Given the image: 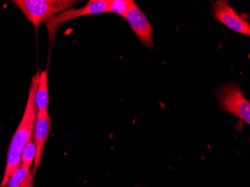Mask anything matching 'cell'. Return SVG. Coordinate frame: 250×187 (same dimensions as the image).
<instances>
[{
    "instance_id": "obj_1",
    "label": "cell",
    "mask_w": 250,
    "mask_h": 187,
    "mask_svg": "<svg viewBox=\"0 0 250 187\" xmlns=\"http://www.w3.org/2000/svg\"><path fill=\"white\" fill-rule=\"evenodd\" d=\"M39 77L40 73L37 71L31 80L26 109L10 143L7 155L6 166L0 187L6 185L11 174L21 163V154L25 145L33 138L34 126L37 115L35 98L39 85Z\"/></svg>"
},
{
    "instance_id": "obj_2",
    "label": "cell",
    "mask_w": 250,
    "mask_h": 187,
    "mask_svg": "<svg viewBox=\"0 0 250 187\" xmlns=\"http://www.w3.org/2000/svg\"><path fill=\"white\" fill-rule=\"evenodd\" d=\"M12 2L38 29L42 22L69 9L77 2L72 0H14Z\"/></svg>"
},
{
    "instance_id": "obj_3",
    "label": "cell",
    "mask_w": 250,
    "mask_h": 187,
    "mask_svg": "<svg viewBox=\"0 0 250 187\" xmlns=\"http://www.w3.org/2000/svg\"><path fill=\"white\" fill-rule=\"evenodd\" d=\"M217 99L223 110L232 114L243 122L250 124V104L239 85L227 83L219 88Z\"/></svg>"
},
{
    "instance_id": "obj_4",
    "label": "cell",
    "mask_w": 250,
    "mask_h": 187,
    "mask_svg": "<svg viewBox=\"0 0 250 187\" xmlns=\"http://www.w3.org/2000/svg\"><path fill=\"white\" fill-rule=\"evenodd\" d=\"M108 0H90L83 8L78 9L69 8L46 20L44 24L48 31L50 43L54 40L60 26L64 22L85 15L106 13L108 12Z\"/></svg>"
},
{
    "instance_id": "obj_5",
    "label": "cell",
    "mask_w": 250,
    "mask_h": 187,
    "mask_svg": "<svg viewBox=\"0 0 250 187\" xmlns=\"http://www.w3.org/2000/svg\"><path fill=\"white\" fill-rule=\"evenodd\" d=\"M215 19L220 21L224 26L237 33L250 36V25L248 21L236 12L230 6L228 1L218 0L213 4Z\"/></svg>"
},
{
    "instance_id": "obj_6",
    "label": "cell",
    "mask_w": 250,
    "mask_h": 187,
    "mask_svg": "<svg viewBox=\"0 0 250 187\" xmlns=\"http://www.w3.org/2000/svg\"><path fill=\"white\" fill-rule=\"evenodd\" d=\"M52 120L49 115L48 110L38 112L36 122L34 126V141L36 143V154L32 172L36 174L43 158L45 144L51 130Z\"/></svg>"
},
{
    "instance_id": "obj_7",
    "label": "cell",
    "mask_w": 250,
    "mask_h": 187,
    "mask_svg": "<svg viewBox=\"0 0 250 187\" xmlns=\"http://www.w3.org/2000/svg\"><path fill=\"white\" fill-rule=\"evenodd\" d=\"M127 21L140 42L149 48L154 46L153 28L146 15L137 5L127 11L124 17Z\"/></svg>"
},
{
    "instance_id": "obj_8",
    "label": "cell",
    "mask_w": 250,
    "mask_h": 187,
    "mask_svg": "<svg viewBox=\"0 0 250 187\" xmlns=\"http://www.w3.org/2000/svg\"><path fill=\"white\" fill-rule=\"evenodd\" d=\"M35 102H36V109H37L38 112L47 111V106L49 104L47 70H44L40 73Z\"/></svg>"
},
{
    "instance_id": "obj_9",
    "label": "cell",
    "mask_w": 250,
    "mask_h": 187,
    "mask_svg": "<svg viewBox=\"0 0 250 187\" xmlns=\"http://www.w3.org/2000/svg\"><path fill=\"white\" fill-rule=\"evenodd\" d=\"M29 171H30V166L25 165L22 163H20L13 173L11 174L6 185L2 187H18L26 179Z\"/></svg>"
},
{
    "instance_id": "obj_10",
    "label": "cell",
    "mask_w": 250,
    "mask_h": 187,
    "mask_svg": "<svg viewBox=\"0 0 250 187\" xmlns=\"http://www.w3.org/2000/svg\"><path fill=\"white\" fill-rule=\"evenodd\" d=\"M136 4L133 0H108V12L125 17L127 11Z\"/></svg>"
},
{
    "instance_id": "obj_11",
    "label": "cell",
    "mask_w": 250,
    "mask_h": 187,
    "mask_svg": "<svg viewBox=\"0 0 250 187\" xmlns=\"http://www.w3.org/2000/svg\"><path fill=\"white\" fill-rule=\"evenodd\" d=\"M36 154V143L34 141L33 138L28 142L27 144L25 145L24 148L22 150L21 154V163H23L25 165L31 167L32 163L35 161Z\"/></svg>"
},
{
    "instance_id": "obj_12",
    "label": "cell",
    "mask_w": 250,
    "mask_h": 187,
    "mask_svg": "<svg viewBox=\"0 0 250 187\" xmlns=\"http://www.w3.org/2000/svg\"><path fill=\"white\" fill-rule=\"evenodd\" d=\"M34 177H35V174H33L32 171H29L26 179L18 187H34Z\"/></svg>"
}]
</instances>
